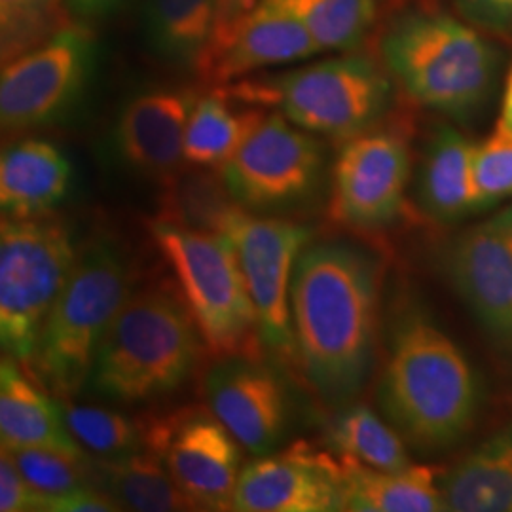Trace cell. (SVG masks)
<instances>
[{"label": "cell", "mask_w": 512, "mask_h": 512, "mask_svg": "<svg viewBox=\"0 0 512 512\" xmlns=\"http://www.w3.org/2000/svg\"><path fill=\"white\" fill-rule=\"evenodd\" d=\"M202 336L175 281L131 289L105 332L90 384L120 403H147L177 391L202 359Z\"/></svg>", "instance_id": "3"}, {"label": "cell", "mask_w": 512, "mask_h": 512, "mask_svg": "<svg viewBox=\"0 0 512 512\" xmlns=\"http://www.w3.org/2000/svg\"><path fill=\"white\" fill-rule=\"evenodd\" d=\"M19 368L14 357H0V444L4 448L42 446L74 456H88L74 442L61 403Z\"/></svg>", "instance_id": "20"}, {"label": "cell", "mask_w": 512, "mask_h": 512, "mask_svg": "<svg viewBox=\"0 0 512 512\" xmlns=\"http://www.w3.org/2000/svg\"><path fill=\"white\" fill-rule=\"evenodd\" d=\"M74 442L95 459H118L145 448L141 421L99 404L59 401Z\"/></svg>", "instance_id": "30"}, {"label": "cell", "mask_w": 512, "mask_h": 512, "mask_svg": "<svg viewBox=\"0 0 512 512\" xmlns=\"http://www.w3.org/2000/svg\"><path fill=\"white\" fill-rule=\"evenodd\" d=\"M440 488L446 511L512 512V423L461 459Z\"/></svg>", "instance_id": "23"}, {"label": "cell", "mask_w": 512, "mask_h": 512, "mask_svg": "<svg viewBox=\"0 0 512 512\" xmlns=\"http://www.w3.org/2000/svg\"><path fill=\"white\" fill-rule=\"evenodd\" d=\"M219 175L243 209L285 217L310 209L321 198L327 152L317 135L272 112L264 114Z\"/></svg>", "instance_id": "9"}, {"label": "cell", "mask_w": 512, "mask_h": 512, "mask_svg": "<svg viewBox=\"0 0 512 512\" xmlns=\"http://www.w3.org/2000/svg\"><path fill=\"white\" fill-rule=\"evenodd\" d=\"M198 93L188 88H156L129 99L116 141L135 171L156 183L173 181L184 162V133Z\"/></svg>", "instance_id": "18"}, {"label": "cell", "mask_w": 512, "mask_h": 512, "mask_svg": "<svg viewBox=\"0 0 512 512\" xmlns=\"http://www.w3.org/2000/svg\"><path fill=\"white\" fill-rule=\"evenodd\" d=\"M90 476L120 511H192L162 459L147 448L124 458H90Z\"/></svg>", "instance_id": "25"}, {"label": "cell", "mask_w": 512, "mask_h": 512, "mask_svg": "<svg viewBox=\"0 0 512 512\" xmlns=\"http://www.w3.org/2000/svg\"><path fill=\"white\" fill-rule=\"evenodd\" d=\"M342 503L340 459L300 440L241 467L232 511L334 512Z\"/></svg>", "instance_id": "16"}, {"label": "cell", "mask_w": 512, "mask_h": 512, "mask_svg": "<svg viewBox=\"0 0 512 512\" xmlns=\"http://www.w3.org/2000/svg\"><path fill=\"white\" fill-rule=\"evenodd\" d=\"M473 152L463 133L452 126L433 131L416 179V202L423 217L439 226H452L476 211Z\"/></svg>", "instance_id": "21"}, {"label": "cell", "mask_w": 512, "mask_h": 512, "mask_svg": "<svg viewBox=\"0 0 512 512\" xmlns=\"http://www.w3.org/2000/svg\"><path fill=\"white\" fill-rule=\"evenodd\" d=\"M44 511L48 512H112L120 511L118 505L103 494L99 488L90 486L86 490H80L76 494L65 495L50 499L44 505Z\"/></svg>", "instance_id": "36"}, {"label": "cell", "mask_w": 512, "mask_h": 512, "mask_svg": "<svg viewBox=\"0 0 512 512\" xmlns=\"http://www.w3.org/2000/svg\"><path fill=\"white\" fill-rule=\"evenodd\" d=\"M473 183L478 213L512 198L511 131L495 126L492 135L475 145Z\"/></svg>", "instance_id": "33"}, {"label": "cell", "mask_w": 512, "mask_h": 512, "mask_svg": "<svg viewBox=\"0 0 512 512\" xmlns=\"http://www.w3.org/2000/svg\"><path fill=\"white\" fill-rule=\"evenodd\" d=\"M40 511V497L23 480L10 450L0 444V512Z\"/></svg>", "instance_id": "34"}, {"label": "cell", "mask_w": 512, "mask_h": 512, "mask_svg": "<svg viewBox=\"0 0 512 512\" xmlns=\"http://www.w3.org/2000/svg\"><path fill=\"white\" fill-rule=\"evenodd\" d=\"M76 255L69 224L54 213L0 215V353L31 359Z\"/></svg>", "instance_id": "8"}, {"label": "cell", "mask_w": 512, "mask_h": 512, "mask_svg": "<svg viewBox=\"0 0 512 512\" xmlns=\"http://www.w3.org/2000/svg\"><path fill=\"white\" fill-rule=\"evenodd\" d=\"M128 0H63L67 12L80 21L107 18L118 12Z\"/></svg>", "instance_id": "37"}, {"label": "cell", "mask_w": 512, "mask_h": 512, "mask_svg": "<svg viewBox=\"0 0 512 512\" xmlns=\"http://www.w3.org/2000/svg\"><path fill=\"white\" fill-rule=\"evenodd\" d=\"M497 126H501L512 133V63L505 80V90H503V101H501V114L497 120Z\"/></svg>", "instance_id": "39"}, {"label": "cell", "mask_w": 512, "mask_h": 512, "mask_svg": "<svg viewBox=\"0 0 512 512\" xmlns=\"http://www.w3.org/2000/svg\"><path fill=\"white\" fill-rule=\"evenodd\" d=\"M8 450L23 480L40 497V511H44V505L50 499L76 494L93 486L88 456H74L42 446Z\"/></svg>", "instance_id": "31"}, {"label": "cell", "mask_w": 512, "mask_h": 512, "mask_svg": "<svg viewBox=\"0 0 512 512\" xmlns=\"http://www.w3.org/2000/svg\"><path fill=\"white\" fill-rule=\"evenodd\" d=\"M133 287L135 270L120 241L93 236L78 251L37 349L23 363L31 378L59 401L76 397L90 382L99 344Z\"/></svg>", "instance_id": "5"}, {"label": "cell", "mask_w": 512, "mask_h": 512, "mask_svg": "<svg viewBox=\"0 0 512 512\" xmlns=\"http://www.w3.org/2000/svg\"><path fill=\"white\" fill-rule=\"evenodd\" d=\"M220 236L230 241L238 258L262 346L294 365L291 283L294 264L313 241V230L296 220L258 215L236 205Z\"/></svg>", "instance_id": "10"}, {"label": "cell", "mask_w": 512, "mask_h": 512, "mask_svg": "<svg viewBox=\"0 0 512 512\" xmlns=\"http://www.w3.org/2000/svg\"><path fill=\"white\" fill-rule=\"evenodd\" d=\"M384 67L425 109L467 122L494 95L501 57L465 19L412 8L387 25L380 42Z\"/></svg>", "instance_id": "4"}, {"label": "cell", "mask_w": 512, "mask_h": 512, "mask_svg": "<svg viewBox=\"0 0 512 512\" xmlns=\"http://www.w3.org/2000/svg\"><path fill=\"white\" fill-rule=\"evenodd\" d=\"M73 183V164L48 139L25 137L0 147V215L52 213Z\"/></svg>", "instance_id": "19"}, {"label": "cell", "mask_w": 512, "mask_h": 512, "mask_svg": "<svg viewBox=\"0 0 512 512\" xmlns=\"http://www.w3.org/2000/svg\"><path fill=\"white\" fill-rule=\"evenodd\" d=\"M310 31L323 52L355 50L374 25L378 0H277Z\"/></svg>", "instance_id": "29"}, {"label": "cell", "mask_w": 512, "mask_h": 512, "mask_svg": "<svg viewBox=\"0 0 512 512\" xmlns=\"http://www.w3.org/2000/svg\"><path fill=\"white\" fill-rule=\"evenodd\" d=\"M410 173V145L399 129L374 126L344 141L332 171V219L361 232L393 226L403 215Z\"/></svg>", "instance_id": "13"}, {"label": "cell", "mask_w": 512, "mask_h": 512, "mask_svg": "<svg viewBox=\"0 0 512 512\" xmlns=\"http://www.w3.org/2000/svg\"><path fill=\"white\" fill-rule=\"evenodd\" d=\"M200 169L192 173L181 171L173 181L164 184L160 220L181 224L186 228L220 234L224 220L238 203L230 196L220 175Z\"/></svg>", "instance_id": "28"}, {"label": "cell", "mask_w": 512, "mask_h": 512, "mask_svg": "<svg viewBox=\"0 0 512 512\" xmlns=\"http://www.w3.org/2000/svg\"><path fill=\"white\" fill-rule=\"evenodd\" d=\"M380 412L418 454H439L471 431L482 401L475 368L454 338L416 300L393 313Z\"/></svg>", "instance_id": "2"}, {"label": "cell", "mask_w": 512, "mask_h": 512, "mask_svg": "<svg viewBox=\"0 0 512 512\" xmlns=\"http://www.w3.org/2000/svg\"><path fill=\"white\" fill-rule=\"evenodd\" d=\"M329 440L340 458L355 459L374 469L401 471L412 465L403 437L365 404L338 408L330 421Z\"/></svg>", "instance_id": "27"}, {"label": "cell", "mask_w": 512, "mask_h": 512, "mask_svg": "<svg viewBox=\"0 0 512 512\" xmlns=\"http://www.w3.org/2000/svg\"><path fill=\"white\" fill-rule=\"evenodd\" d=\"M456 8L478 31L512 37V0H456Z\"/></svg>", "instance_id": "35"}, {"label": "cell", "mask_w": 512, "mask_h": 512, "mask_svg": "<svg viewBox=\"0 0 512 512\" xmlns=\"http://www.w3.org/2000/svg\"><path fill=\"white\" fill-rule=\"evenodd\" d=\"M264 114V109L234 99L219 86L198 95L184 133V162L196 169H220Z\"/></svg>", "instance_id": "24"}, {"label": "cell", "mask_w": 512, "mask_h": 512, "mask_svg": "<svg viewBox=\"0 0 512 512\" xmlns=\"http://www.w3.org/2000/svg\"><path fill=\"white\" fill-rule=\"evenodd\" d=\"M92 33L67 21L54 35L0 67V139L46 126L71 109L92 69Z\"/></svg>", "instance_id": "12"}, {"label": "cell", "mask_w": 512, "mask_h": 512, "mask_svg": "<svg viewBox=\"0 0 512 512\" xmlns=\"http://www.w3.org/2000/svg\"><path fill=\"white\" fill-rule=\"evenodd\" d=\"M145 448L162 459L192 511H232L241 446L202 404L139 418Z\"/></svg>", "instance_id": "11"}, {"label": "cell", "mask_w": 512, "mask_h": 512, "mask_svg": "<svg viewBox=\"0 0 512 512\" xmlns=\"http://www.w3.org/2000/svg\"><path fill=\"white\" fill-rule=\"evenodd\" d=\"M219 88L247 105L275 109L317 137L338 141L378 126L393 103L391 74L365 55H340Z\"/></svg>", "instance_id": "6"}, {"label": "cell", "mask_w": 512, "mask_h": 512, "mask_svg": "<svg viewBox=\"0 0 512 512\" xmlns=\"http://www.w3.org/2000/svg\"><path fill=\"white\" fill-rule=\"evenodd\" d=\"M220 0H147L148 46L167 63L198 69L217 29Z\"/></svg>", "instance_id": "26"}, {"label": "cell", "mask_w": 512, "mask_h": 512, "mask_svg": "<svg viewBox=\"0 0 512 512\" xmlns=\"http://www.w3.org/2000/svg\"><path fill=\"white\" fill-rule=\"evenodd\" d=\"M63 0H0V67L54 35Z\"/></svg>", "instance_id": "32"}, {"label": "cell", "mask_w": 512, "mask_h": 512, "mask_svg": "<svg viewBox=\"0 0 512 512\" xmlns=\"http://www.w3.org/2000/svg\"><path fill=\"white\" fill-rule=\"evenodd\" d=\"M444 268L478 325L495 344L512 348V205L459 234Z\"/></svg>", "instance_id": "15"}, {"label": "cell", "mask_w": 512, "mask_h": 512, "mask_svg": "<svg viewBox=\"0 0 512 512\" xmlns=\"http://www.w3.org/2000/svg\"><path fill=\"white\" fill-rule=\"evenodd\" d=\"M258 0H220L219 2V19H217V29L215 35L224 31L226 27H230L236 19L245 16ZM213 35V37H215ZM213 40V38H211Z\"/></svg>", "instance_id": "38"}, {"label": "cell", "mask_w": 512, "mask_h": 512, "mask_svg": "<svg viewBox=\"0 0 512 512\" xmlns=\"http://www.w3.org/2000/svg\"><path fill=\"white\" fill-rule=\"evenodd\" d=\"M342 511H446L437 478L429 465H408L401 471H382L351 458H340Z\"/></svg>", "instance_id": "22"}, {"label": "cell", "mask_w": 512, "mask_h": 512, "mask_svg": "<svg viewBox=\"0 0 512 512\" xmlns=\"http://www.w3.org/2000/svg\"><path fill=\"white\" fill-rule=\"evenodd\" d=\"M203 393L207 408L253 456L275 452L289 439L291 389L260 357L217 359L205 374Z\"/></svg>", "instance_id": "14"}, {"label": "cell", "mask_w": 512, "mask_h": 512, "mask_svg": "<svg viewBox=\"0 0 512 512\" xmlns=\"http://www.w3.org/2000/svg\"><path fill=\"white\" fill-rule=\"evenodd\" d=\"M382 264L348 241L310 243L294 264V366L327 408L355 403L374 370Z\"/></svg>", "instance_id": "1"}, {"label": "cell", "mask_w": 512, "mask_h": 512, "mask_svg": "<svg viewBox=\"0 0 512 512\" xmlns=\"http://www.w3.org/2000/svg\"><path fill=\"white\" fill-rule=\"evenodd\" d=\"M317 54L319 46L291 10L277 0H258L213 37L196 73L205 84L224 86Z\"/></svg>", "instance_id": "17"}, {"label": "cell", "mask_w": 512, "mask_h": 512, "mask_svg": "<svg viewBox=\"0 0 512 512\" xmlns=\"http://www.w3.org/2000/svg\"><path fill=\"white\" fill-rule=\"evenodd\" d=\"M148 230L175 275L205 351L215 359L260 357L255 306L230 241L160 219Z\"/></svg>", "instance_id": "7"}]
</instances>
